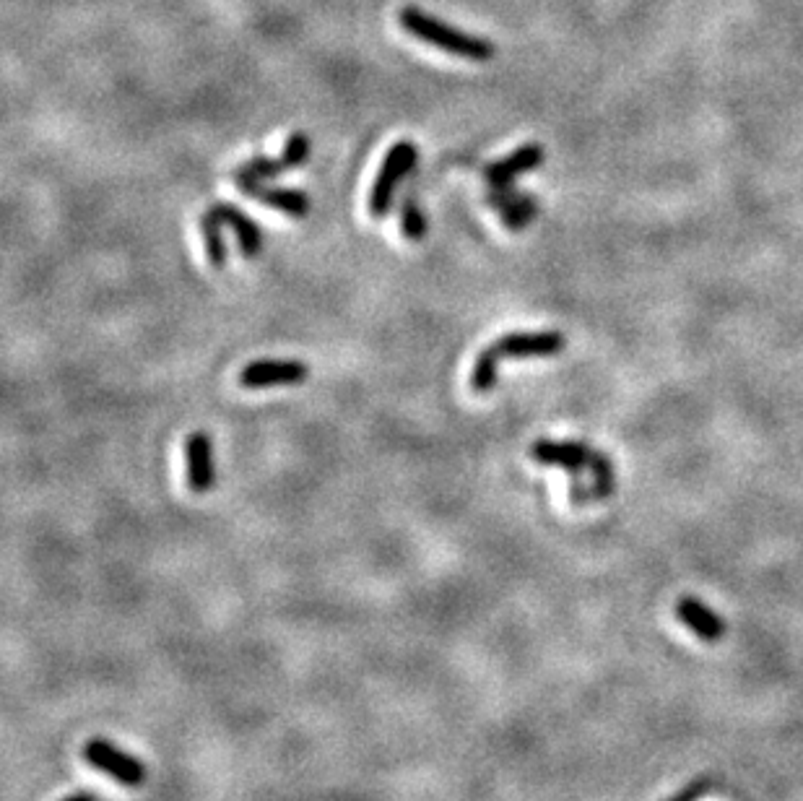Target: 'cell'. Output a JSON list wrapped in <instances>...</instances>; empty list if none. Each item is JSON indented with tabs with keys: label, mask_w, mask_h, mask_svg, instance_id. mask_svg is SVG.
<instances>
[{
	"label": "cell",
	"mask_w": 803,
	"mask_h": 801,
	"mask_svg": "<svg viewBox=\"0 0 803 801\" xmlns=\"http://www.w3.org/2000/svg\"><path fill=\"white\" fill-rule=\"evenodd\" d=\"M398 24H401L403 32L411 34L414 40L427 42L429 47H437L442 53L455 55V58L484 63V60H492L494 53H497L492 40L460 32V29L450 27L447 21L437 19V16L432 14H424V11L416 6L401 8V11H398Z\"/></svg>",
	"instance_id": "cell-1"
},
{
	"label": "cell",
	"mask_w": 803,
	"mask_h": 801,
	"mask_svg": "<svg viewBox=\"0 0 803 801\" xmlns=\"http://www.w3.org/2000/svg\"><path fill=\"white\" fill-rule=\"evenodd\" d=\"M416 159H419V149H416L414 141H398V144L390 146L383 167H380V175H377L370 190L372 219H385L390 214L393 198H396L398 188H401L408 172L414 170Z\"/></svg>",
	"instance_id": "cell-2"
},
{
	"label": "cell",
	"mask_w": 803,
	"mask_h": 801,
	"mask_svg": "<svg viewBox=\"0 0 803 801\" xmlns=\"http://www.w3.org/2000/svg\"><path fill=\"white\" fill-rule=\"evenodd\" d=\"M84 757L91 768L102 770L104 775H110L112 781H117L120 786L136 788L146 781V770H143L141 762L120 747H115V744L104 742V739H91L84 747Z\"/></svg>",
	"instance_id": "cell-3"
},
{
	"label": "cell",
	"mask_w": 803,
	"mask_h": 801,
	"mask_svg": "<svg viewBox=\"0 0 803 801\" xmlns=\"http://www.w3.org/2000/svg\"><path fill=\"white\" fill-rule=\"evenodd\" d=\"M310 367L299 359H258L242 367L240 385L258 391V388H281V385L305 383Z\"/></svg>",
	"instance_id": "cell-4"
},
{
	"label": "cell",
	"mask_w": 803,
	"mask_h": 801,
	"mask_svg": "<svg viewBox=\"0 0 803 801\" xmlns=\"http://www.w3.org/2000/svg\"><path fill=\"white\" fill-rule=\"evenodd\" d=\"M492 346L502 359H533L554 357L567 346V339L559 331H512Z\"/></svg>",
	"instance_id": "cell-5"
},
{
	"label": "cell",
	"mask_w": 803,
	"mask_h": 801,
	"mask_svg": "<svg viewBox=\"0 0 803 801\" xmlns=\"http://www.w3.org/2000/svg\"><path fill=\"white\" fill-rule=\"evenodd\" d=\"M234 183H237V188H240L245 196L266 203V206H273V209H279L281 214L294 216V219H305L307 211H310V198H307V193H302V190L297 188L266 185L263 180H258V177L242 175V172H234Z\"/></svg>",
	"instance_id": "cell-6"
},
{
	"label": "cell",
	"mask_w": 803,
	"mask_h": 801,
	"mask_svg": "<svg viewBox=\"0 0 803 801\" xmlns=\"http://www.w3.org/2000/svg\"><path fill=\"white\" fill-rule=\"evenodd\" d=\"M185 458H188V487L195 495H206L216 484L214 443L208 432H193L185 440Z\"/></svg>",
	"instance_id": "cell-7"
},
{
	"label": "cell",
	"mask_w": 803,
	"mask_h": 801,
	"mask_svg": "<svg viewBox=\"0 0 803 801\" xmlns=\"http://www.w3.org/2000/svg\"><path fill=\"white\" fill-rule=\"evenodd\" d=\"M544 159H546L544 146L525 144L520 146V149L512 151V154H507L505 159L486 164L484 180L489 183V188H507V185H512V180H518L520 175H528L531 170L541 167Z\"/></svg>",
	"instance_id": "cell-8"
},
{
	"label": "cell",
	"mask_w": 803,
	"mask_h": 801,
	"mask_svg": "<svg viewBox=\"0 0 803 801\" xmlns=\"http://www.w3.org/2000/svg\"><path fill=\"white\" fill-rule=\"evenodd\" d=\"M531 458L541 466H559L577 476L583 469H590L596 458V450L585 443H557V440H538L531 448Z\"/></svg>",
	"instance_id": "cell-9"
},
{
	"label": "cell",
	"mask_w": 803,
	"mask_h": 801,
	"mask_svg": "<svg viewBox=\"0 0 803 801\" xmlns=\"http://www.w3.org/2000/svg\"><path fill=\"white\" fill-rule=\"evenodd\" d=\"M486 203H489L492 209H497V214L502 216L505 227L515 229V232L528 227L538 214L536 198L525 196V193L515 190L512 185H507V188H489V193H486Z\"/></svg>",
	"instance_id": "cell-10"
},
{
	"label": "cell",
	"mask_w": 803,
	"mask_h": 801,
	"mask_svg": "<svg viewBox=\"0 0 803 801\" xmlns=\"http://www.w3.org/2000/svg\"><path fill=\"white\" fill-rule=\"evenodd\" d=\"M211 211L219 216L221 222L232 227V232L237 235V242H240L242 255L245 258H258L260 248H263V235H260L258 222L250 219L242 209H237L234 203H216V206H211Z\"/></svg>",
	"instance_id": "cell-11"
},
{
	"label": "cell",
	"mask_w": 803,
	"mask_h": 801,
	"mask_svg": "<svg viewBox=\"0 0 803 801\" xmlns=\"http://www.w3.org/2000/svg\"><path fill=\"white\" fill-rule=\"evenodd\" d=\"M676 614H679L681 622H684L694 635H700V638L705 640H718L720 635L726 632L723 619H720L713 609H707L700 599H692V596H687V599H681L679 604H676Z\"/></svg>",
	"instance_id": "cell-12"
},
{
	"label": "cell",
	"mask_w": 803,
	"mask_h": 801,
	"mask_svg": "<svg viewBox=\"0 0 803 801\" xmlns=\"http://www.w3.org/2000/svg\"><path fill=\"white\" fill-rule=\"evenodd\" d=\"M221 224L224 222L211 209L201 216V235L203 245H206V258L214 268H224L229 261L227 242H224V235H221Z\"/></svg>",
	"instance_id": "cell-13"
},
{
	"label": "cell",
	"mask_w": 803,
	"mask_h": 801,
	"mask_svg": "<svg viewBox=\"0 0 803 801\" xmlns=\"http://www.w3.org/2000/svg\"><path fill=\"white\" fill-rule=\"evenodd\" d=\"M499 362H502V357H499L497 352H494V346H486L484 352L476 357V362H473V370H471V388L476 393H489L497 385L499 380Z\"/></svg>",
	"instance_id": "cell-14"
},
{
	"label": "cell",
	"mask_w": 803,
	"mask_h": 801,
	"mask_svg": "<svg viewBox=\"0 0 803 801\" xmlns=\"http://www.w3.org/2000/svg\"><path fill=\"white\" fill-rule=\"evenodd\" d=\"M401 229L403 237L411 242L424 240V235H427V219H424V211H421L414 193H408L401 206Z\"/></svg>",
	"instance_id": "cell-15"
},
{
	"label": "cell",
	"mask_w": 803,
	"mask_h": 801,
	"mask_svg": "<svg viewBox=\"0 0 803 801\" xmlns=\"http://www.w3.org/2000/svg\"><path fill=\"white\" fill-rule=\"evenodd\" d=\"M234 172H242V175H250V177H258V180H273V177L284 175V172H289V167H286L284 159H268V157H253L250 162L240 164Z\"/></svg>",
	"instance_id": "cell-16"
},
{
	"label": "cell",
	"mask_w": 803,
	"mask_h": 801,
	"mask_svg": "<svg viewBox=\"0 0 803 801\" xmlns=\"http://www.w3.org/2000/svg\"><path fill=\"white\" fill-rule=\"evenodd\" d=\"M590 474H593V497H609L614 492V469L603 453H596L590 463Z\"/></svg>",
	"instance_id": "cell-17"
},
{
	"label": "cell",
	"mask_w": 803,
	"mask_h": 801,
	"mask_svg": "<svg viewBox=\"0 0 803 801\" xmlns=\"http://www.w3.org/2000/svg\"><path fill=\"white\" fill-rule=\"evenodd\" d=\"M307 157H310V138L305 133H292V136L286 138L281 159H284L289 170H297L299 164L307 162Z\"/></svg>",
	"instance_id": "cell-18"
},
{
	"label": "cell",
	"mask_w": 803,
	"mask_h": 801,
	"mask_svg": "<svg viewBox=\"0 0 803 801\" xmlns=\"http://www.w3.org/2000/svg\"><path fill=\"white\" fill-rule=\"evenodd\" d=\"M63 801H99V799L91 794V791H78V794L68 796V799H63Z\"/></svg>",
	"instance_id": "cell-19"
}]
</instances>
